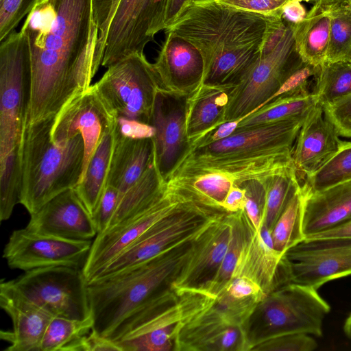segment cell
<instances>
[{
	"label": "cell",
	"mask_w": 351,
	"mask_h": 351,
	"mask_svg": "<svg viewBox=\"0 0 351 351\" xmlns=\"http://www.w3.org/2000/svg\"><path fill=\"white\" fill-rule=\"evenodd\" d=\"M25 228L37 234L74 241L91 240L97 234L93 217L73 189L56 195L30 215Z\"/></svg>",
	"instance_id": "obj_21"
},
{
	"label": "cell",
	"mask_w": 351,
	"mask_h": 351,
	"mask_svg": "<svg viewBox=\"0 0 351 351\" xmlns=\"http://www.w3.org/2000/svg\"><path fill=\"white\" fill-rule=\"evenodd\" d=\"M214 301V300H213ZM181 329L176 351H247L246 325L213 304Z\"/></svg>",
	"instance_id": "obj_18"
},
{
	"label": "cell",
	"mask_w": 351,
	"mask_h": 351,
	"mask_svg": "<svg viewBox=\"0 0 351 351\" xmlns=\"http://www.w3.org/2000/svg\"><path fill=\"white\" fill-rule=\"evenodd\" d=\"M349 62H351V57H350V61H349Z\"/></svg>",
	"instance_id": "obj_57"
},
{
	"label": "cell",
	"mask_w": 351,
	"mask_h": 351,
	"mask_svg": "<svg viewBox=\"0 0 351 351\" xmlns=\"http://www.w3.org/2000/svg\"><path fill=\"white\" fill-rule=\"evenodd\" d=\"M186 97L171 94L160 88L156 95L150 125L155 160L158 171L167 181L189 147L186 130Z\"/></svg>",
	"instance_id": "obj_19"
},
{
	"label": "cell",
	"mask_w": 351,
	"mask_h": 351,
	"mask_svg": "<svg viewBox=\"0 0 351 351\" xmlns=\"http://www.w3.org/2000/svg\"><path fill=\"white\" fill-rule=\"evenodd\" d=\"M239 10L263 14L282 16V8L289 0H215Z\"/></svg>",
	"instance_id": "obj_45"
},
{
	"label": "cell",
	"mask_w": 351,
	"mask_h": 351,
	"mask_svg": "<svg viewBox=\"0 0 351 351\" xmlns=\"http://www.w3.org/2000/svg\"><path fill=\"white\" fill-rule=\"evenodd\" d=\"M193 0H167L165 13V30L179 17Z\"/></svg>",
	"instance_id": "obj_52"
},
{
	"label": "cell",
	"mask_w": 351,
	"mask_h": 351,
	"mask_svg": "<svg viewBox=\"0 0 351 351\" xmlns=\"http://www.w3.org/2000/svg\"><path fill=\"white\" fill-rule=\"evenodd\" d=\"M235 86L202 84L186 99V130L189 144L223 123L230 94Z\"/></svg>",
	"instance_id": "obj_27"
},
{
	"label": "cell",
	"mask_w": 351,
	"mask_h": 351,
	"mask_svg": "<svg viewBox=\"0 0 351 351\" xmlns=\"http://www.w3.org/2000/svg\"><path fill=\"white\" fill-rule=\"evenodd\" d=\"M12 281L23 296L53 317L84 319L91 316L88 282L81 268H37Z\"/></svg>",
	"instance_id": "obj_12"
},
{
	"label": "cell",
	"mask_w": 351,
	"mask_h": 351,
	"mask_svg": "<svg viewBox=\"0 0 351 351\" xmlns=\"http://www.w3.org/2000/svg\"><path fill=\"white\" fill-rule=\"evenodd\" d=\"M345 335L351 339V313L346 318L343 324Z\"/></svg>",
	"instance_id": "obj_55"
},
{
	"label": "cell",
	"mask_w": 351,
	"mask_h": 351,
	"mask_svg": "<svg viewBox=\"0 0 351 351\" xmlns=\"http://www.w3.org/2000/svg\"><path fill=\"white\" fill-rule=\"evenodd\" d=\"M121 351L117 343L98 335L93 329L86 335L84 351Z\"/></svg>",
	"instance_id": "obj_49"
},
{
	"label": "cell",
	"mask_w": 351,
	"mask_h": 351,
	"mask_svg": "<svg viewBox=\"0 0 351 351\" xmlns=\"http://www.w3.org/2000/svg\"><path fill=\"white\" fill-rule=\"evenodd\" d=\"M239 119L225 122L202 138L189 143L187 149L205 146L221 141L232 135L237 130Z\"/></svg>",
	"instance_id": "obj_48"
},
{
	"label": "cell",
	"mask_w": 351,
	"mask_h": 351,
	"mask_svg": "<svg viewBox=\"0 0 351 351\" xmlns=\"http://www.w3.org/2000/svg\"><path fill=\"white\" fill-rule=\"evenodd\" d=\"M190 201L167 182L162 193L147 209L128 221L97 234L82 268L87 282H90L154 223L182 204Z\"/></svg>",
	"instance_id": "obj_15"
},
{
	"label": "cell",
	"mask_w": 351,
	"mask_h": 351,
	"mask_svg": "<svg viewBox=\"0 0 351 351\" xmlns=\"http://www.w3.org/2000/svg\"><path fill=\"white\" fill-rule=\"evenodd\" d=\"M330 12L313 5L302 22L291 24L295 44L304 62L317 66L326 60Z\"/></svg>",
	"instance_id": "obj_30"
},
{
	"label": "cell",
	"mask_w": 351,
	"mask_h": 351,
	"mask_svg": "<svg viewBox=\"0 0 351 351\" xmlns=\"http://www.w3.org/2000/svg\"><path fill=\"white\" fill-rule=\"evenodd\" d=\"M305 1L332 11L340 5L347 3L348 0H305Z\"/></svg>",
	"instance_id": "obj_54"
},
{
	"label": "cell",
	"mask_w": 351,
	"mask_h": 351,
	"mask_svg": "<svg viewBox=\"0 0 351 351\" xmlns=\"http://www.w3.org/2000/svg\"><path fill=\"white\" fill-rule=\"evenodd\" d=\"M267 180H250L239 185L245 191L244 210L256 231H259L263 225Z\"/></svg>",
	"instance_id": "obj_40"
},
{
	"label": "cell",
	"mask_w": 351,
	"mask_h": 351,
	"mask_svg": "<svg viewBox=\"0 0 351 351\" xmlns=\"http://www.w3.org/2000/svg\"><path fill=\"white\" fill-rule=\"evenodd\" d=\"M282 256L276 252L260 232L250 230L233 276L246 277L256 283L267 295L279 287L278 271Z\"/></svg>",
	"instance_id": "obj_28"
},
{
	"label": "cell",
	"mask_w": 351,
	"mask_h": 351,
	"mask_svg": "<svg viewBox=\"0 0 351 351\" xmlns=\"http://www.w3.org/2000/svg\"><path fill=\"white\" fill-rule=\"evenodd\" d=\"M324 108L339 136L351 138V94Z\"/></svg>",
	"instance_id": "obj_44"
},
{
	"label": "cell",
	"mask_w": 351,
	"mask_h": 351,
	"mask_svg": "<svg viewBox=\"0 0 351 351\" xmlns=\"http://www.w3.org/2000/svg\"><path fill=\"white\" fill-rule=\"evenodd\" d=\"M304 119H288L236 130L221 141L187 149L179 162L217 158L250 159L291 154Z\"/></svg>",
	"instance_id": "obj_14"
},
{
	"label": "cell",
	"mask_w": 351,
	"mask_h": 351,
	"mask_svg": "<svg viewBox=\"0 0 351 351\" xmlns=\"http://www.w3.org/2000/svg\"><path fill=\"white\" fill-rule=\"evenodd\" d=\"M351 57V3L330 12V28L326 60L350 61Z\"/></svg>",
	"instance_id": "obj_39"
},
{
	"label": "cell",
	"mask_w": 351,
	"mask_h": 351,
	"mask_svg": "<svg viewBox=\"0 0 351 351\" xmlns=\"http://www.w3.org/2000/svg\"><path fill=\"white\" fill-rule=\"evenodd\" d=\"M116 126L117 124L103 136L87 165L82 180L73 189L93 217L106 187Z\"/></svg>",
	"instance_id": "obj_29"
},
{
	"label": "cell",
	"mask_w": 351,
	"mask_h": 351,
	"mask_svg": "<svg viewBox=\"0 0 351 351\" xmlns=\"http://www.w3.org/2000/svg\"><path fill=\"white\" fill-rule=\"evenodd\" d=\"M330 304L313 287L289 283L265 295L249 318L250 350L269 338L289 333L322 337Z\"/></svg>",
	"instance_id": "obj_7"
},
{
	"label": "cell",
	"mask_w": 351,
	"mask_h": 351,
	"mask_svg": "<svg viewBox=\"0 0 351 351\" xmlns=\"http://www.w3.org/2000/svg\"><path fill=\"white\" fill-rule=\"evenodd\" d=\"M271 237L274 250L282 256L289 249L304 240L301 186L276 221Z\"/></svg>",
	"instance_id": "obj_36"
},
{
	"label": "cell",
	"mask_w": 351,
	"mask_h": 351,
	"mask_svg": "<svg viewBox=\"0 0 351 351\" xmlns=\"http://www.w3.org/2000/svg\"><path fill=\"white\" fill-rule=\"evenodd\" d=\"M0 305L10 316L12 330H1L6 351H39L47 327L53 317L23 296L12 280L0 283Z\"/></svg>",
	"instance_id": "obj_23"
},
{
	"label": "cell",
	"mask_w": 351,
	"mask_h": 351,
	"mask_svg": "<svg viewBox=\"0 0 351 351\" xmlns=\"http://www.w3.org/2000/svg\"><path fill=\"white\" fill-rule=\"evenodd\" d=\"M348 2H350V3H351V0H348Z\"/></svg>",
	"instance_id": "obj_56"
},
{
	"label": "cell",
	"mask_w": 351,
	"mask_h": 351,
	"mask_svg": "<svg viewBox=\"0 0 351 351\" xmlns=\"http://www.w3.org/2000/svg\"><path fill=\"white\" fill-rule=\"evenodd\" d=\"M284 284L318 289L328 282L351 275V237L304 240L289 249L280 263Z\"/></svg>",
	"instance_id": "obj_13"
},
{
	"label": "cell",
	"mask_w": 351,
	"mask_h": 351,
	"mask_svg": "<svg viewBox=\"0 0 351 351\" xmlns=\"http://www.w3.org/2000/svg\"><path fill=\"white\" fill-rule=\"evenodd\" d=\"M55 116L27 121L21 149V204L30 215L60 193L74 189L83 173L85 145L81 134L66 141L51 138Z\"/></svg>",
	"instance_id": "obj_5"
},
{
	"label": "cell",
	"mask_w": 351,
	"mask_h": 351,
	"mask_svg": "<svg viewBox=\"0 0 351 351\" xmlns=\"http://www.w3.org/2000/svg\"><path fill=\"white\" fill-rule=\"evenodd\" d=\"M284 23L215 0H193L165 32L193 44L204 61L203 84L237 86L262 55L267 39Z\"/></svg>",
	"instance_id": "obj_2"
},
{
	"label": "cell",
	"mask_w": 351,
	"mask_h": 351,
	"mask_svg": "<svg viewBox=\"0 0 351 351\" xmlns=\"http://www.w3.org/2000/svg\"><path fill=\"white\" fill-rule=\"evenodd\" d=\"M226 213L192 201L182 204L151 226L90 282L116 275L171 247L194 240Z\"/></svg>",
	"instance_id": "obj_8"
},
{
	"label": "cell",
	"mask_w": 351,
	"mask_h": 351,
	"mask_svg": "<svg viewBox=\"0 0 351 351\" xmlns=\"http://www.w3.org/2000/svg\"><path fill=\"white\" fill-rule=\"evenodd\" d=\"M117 121V116L95 86L91 85L71 98L56 114L51 138L56 143H60L77 134L82 136L85 145L83 176L103 136L116 125Z\"/></svg>",
	"instance_id": "obj_17"
},
{
	"label": "cell",
	"mask_w": 351,
	"mask_h": 351,
	"mask_svg": "<svg viewBox=\"0 0 351 351\" xmlns=\"http://www.w3.org/2000/svg\"><path fill=\"white\" fill-rule=\"evenodd\" d=\"M229 217L232 228L225 256L215 277L202 291L213 298H215L232 279L248 233L253 227L244 210L229 213Z\"/></svg>",
	"instance_id": "obj_32"
},
{
	"label": "cell",
	"mask_w": 351,
	"mask_h": 351,
	"mask_svg": "<svg viewBox=\"0 0 351 351\" xmlns=\"http://www.w3.org/2000/svg\"><path fill=\"white\" fill-rule=\"evenodd\" d=\"M121 194V193L117 189L112 186H106L93 217L97 234L103 233L108 228L115 213Z\"/></svg>",
	"instance_id": "obj_43"
},
{
	"label": "cell",
	"mask_w": 351,
	"mask_h": 351,
	"mask_svg": "<svg viewBox=\"0 0 351 351\" xmlns=\"http://www.w3.org/2000/svg\"><path fill=\"white\" fill-rule=\"evenodd\" d=\"M93 85L117 118L150 125L162 86L144 53L132 54L110 65Z\"/></svg>",
	"instance_id": "obj_11"
},
{
	"label": "cell",
	"mask_w": 351,
	"mask_h": 351,
	"mask_svg": "<svg viewBox=\"0 0 351 351\" xmlns=\"http://www.w3.org/2000/svg\"><path fill=\"white\" fill-rule=\"evenodd\" d=\"M223 289L232 297L238 299H245L258 295L265 296L260 287L246 277H232Z\"/></svg>",
	"instance_id": "obj_46"
},
{
	"label": "cell",
	"mask_w": 351,
	"mask_h": 351,
	"mask_svg": "<svg viewBox=\"0 0 351 351\" xmlns=\"http://www.w3.org/2000/svg\"><path fill=\"white\" fill-rule=\"evenodd\" d=\"M231 228L227 213L192 241L189 254L171 284L174 290L203 291L209 285L225 256Z\"/></svg>",
	"instance_id": "obj_20"
},
{
	"label": "cell",
	"mask_w": 351,
	"mask_h": 351,
	"mask_svg": "<svg viewBox=\"0 0 351 351\" xmlns=\"http://www.w3.org/2000/svg\"><path fill=\"white\" fill-rule=\"evenodd\" d=\"M93 328L92 315L84 319L53 317L39 351H84L85 337Z\"/></svg>",
	"instance_id": "obj_34"
},
{
	"label": "cell",
	"mask_w": 351,
	"mask_h": 351,
	"mask_svg": "<svg viewBox=\"0 0 351 351\" xmlns=\"http://www.w3.org/2000/svg\"><path fill=\"white\" fill-rule=\"evenodd\" d=\"M305 0H289L282 8V18L286 23L297 25L306 17L307 12L301 3Z\"/></svg>",
	"instance_id": "obj_50"
},
{
	"label": "cell",
	"mask_w": 351,
	"mask_h": 351,
	"mask_svg": "<svg viewBox=\"0 0 351 351\" xmlns=\"http://www.w3.org/2000/svg\"><path fill=\"white\" fill-rule=\"evenodd\" d=\"M318 102L314 95L301 98H276L239 121L236 130L293 119H305Z\"/></svg>",
	"instance_id": "obj_33"
},
{
	"label": "cell",
	"mask_w": 351,
	"mask_h": 351,
	"mask_svg": "<svg viewBox=\"0 0 351 351\" xmlns=\"http://www.w3.org/2000/svg\"><path fill=\"white\" fill-rule=\"evenodd\" d=\"M193 241L116 275L88 282L93 329L115 343L120 341L133 322L172 288Z\"/></svg>",
	"instance_id": "obj_3"
},
{
	"label": "cell",
	"mask_w": 351,
	"mask_h": 351,
	"mask_svg": "<svg viewBox=\"0 0 351 351\" xmlns=\"http://www.w3.org/2000/svg\"><path fill=\"white\" fill-rule=\"evenodd\" d=\"M92 243L37 234L25 228L12 232L3 256L11 269L24 271L53 266L82 269Z\"/></svg>",
	"instance_id": "obj_16"
},
{
	"label": "cell",
	"mask_w": 351,
	"mask_h": 351,
	"mask_svg": "<svg viewBox=\"0 0 351 351\" xmlns=\"http://www.w3.org/2000/svg\"><path fill=\"white\" fill-rule=\"evenodd\" d=\"M342 142L324 106L317 102L305 118L291 152L299 179L319 170L339 150Z\"/></svg>",
	"instance_id": "obj_24"
},
{
	"label": "cell",
	"mask_w": 351,
	"mask_h": 351,
	"mask_svg": "<svg viewBox=\"0 0 351 351\" xmlns=\"http://www.w3.org/2000/svg\"><path fill=\"white\" fill-rule=\"evenodd\" d=\"M300 186L301 183L293 164L271 176L267 181L263 225L270 232L289 201Z\"/></svg>",
	"instance_id": "obj_37"
},
{
	"label": "cell",
	"mask_w": 351,
	"mask_h": 351,
	"mask_svg": "<svg viewBox=\"0 0 351 351\" xmlns=\"http://www.w3.org/2000/svg\"><path fill=\"white\" fill-rule=\"evenodd\" d=\"M335 237H351V220L337 228L306 237L304 240Z\"/></svg>",
	"instance_id": "obj_53"
},
{
	"label": "cell",
	"mask_w": 351,
	"mask_h": 351,
	"mask_svg": "<svg viewBox=\"0 0 351 351\" xmlns=\"http://www.w3.org/2000/svg\"><path fill=\"white\" fill-rule=\"evenodd\" d=\"M351 180V141H343L339 150L319 170L305 178L306 192L319 191Z\"/></svg>",
	"instance_id": "obj_38"
},
{
	"label": "cell",
	"mask_w": 351,
	"mask_h": 351,
	"mask_svg": "<svg viewBox=\"0 0 351 351\" xmlns=\"http://www.w3.org/2000/svg\"><path fill=\"white\" fill-rule=\"evenodd\" d=\"M154 158L151 138H131L115 130V141L106 186L127 191L143 175Z\"/></svg>",
	"instance_id": "obj_26"
},
{
	"label": "cell",
	"mask_w": 351,
	"mask_h": 351,
	"mask_svg": "<svg viewBox=\"0 0 351 351\" xmlns=\"http://www.w3.org/2000/svg\"><path fill=\"white\" fill-rule=\"evenodd\" d=\"M166 34L165 40L153 65L164 90L187 97L202 84L203 58L190 42L173 33Z\"/></svg>",
	"instance_id": "obj_22"
},
{
	"label": "cell",
	"mask_w": 351,
	"mask_h": 351,
	"mask_svg": "<svg viewBox=\"0 0 351 351\" xmlns=\"http://www.w3.org/2000/svg\"><path fill=\"white\" fill-rule=\"evenodd\" d=\"M245 199V189L242 186L234 185L227 194L222 204V208L227 213L244 210Z\"/></svg>",
	"instance_id": "obj_51"
},
{
	"label": "cell",
	"mask_w": 351,
	"mask_h": 351,
	"mask_svg": "<svg viewBox=\"0 0 351 351\" xmlns=\"http://www.w3.org/2000/svg\"><path fill=\"white\" fill-rule=\"evenodd\" d=\"M302 193L304 239L351 220V180L319 191L302 189Z\"/></svg>",
	"instance_id": "obj_25"
},
{
	"label": "cell",
	"mask_w": 351,
	"mask_h": 351,
	"mask_svg": "<svg viewBox=\"0 0 351 351\" xmlns=\"http://www.w3.org/2000/svg\"><path fill=\"white\" fill-rule=\"evenodd\" d=\"M351 94V62L326 60L319 65L313 95L323 106Z\"/></svg>",
	"instance_id": "obj_35"
},
{
	"label": "cell",
	"mask_w": 351,
	"mask_h": 351,
	"mask_svg": "<svg viewBox=\"0 0 351 351\" xmlns=\"http://www.w3.org/2000/svg\"><path fill=\"white\" fill-rule=\"evenodd\" d=\"M41 0H0V41L3 40Z\"/></svg>",
	"instance_id": "obj_41"
},
{
	"label": "cell",
	"mask_w": 351,
	"mask_h": 351,
	"mask_svg": "<svg viewBox=\"0 0 351 351\" xmlns=\"http://www.w3.org/2000/svg\"><path fill=\"white\" fill-rule=\"evenodd\" d=\"M31 58L22 32L0 45V200L16 204L21 195V149L31 97Z\"/></svg>",
	"instance_id": "obj_4"
},
{
	"label": "cell",
	"mask_w": 351,
	"mask_h": 351,
	"mask_svg": "<svg viewBox=\"0 0 351 351\" xmlns=\"http://www.w3.org/2000/svg\"><path fill=\"white\" fill-rule=\"evenodd\" d=\"M31 58L28 121L56 115L89 88L99 65L96 60V0H41L21 29Z\"/></svg>",
	"instance_id": "obj_1"
},
{
	"label": "cell",
	"mask_w": 351,
	"mask_h": 351,
	"mask_svg": "<svg viewBox=\"0 0 351 351\" xmlns=\"http://www.w3.org/2000/svg\"><path fill=\"white\" fill-rule=\"evenodd\" d=\"M166 184L157 168L154 154L153 161L140 179L127 191L121 194L115 213L106 230L147 209L160 196Z\"/></svg>",
	"instance_id": "obj_31"
},
{
	"label": "cell",
	"mask_w": 351,
	"mask_h": 351,
	"mask_svg": "<svg viewBox=\"0 0 351 351\" xmlns=\"http://www.w3.org/2000/svg\"><path fill=\"white\" fill-rule=\"evenodd\" d=\"M317 341L304 333H289L266 339L252 350L261 351H312L317 348Z\"/></svg>",
	"instance_id": "obj_42"
},
{
	"label": "cell",
	"mask_w": 351,
	"mask_h": 351,
	"mask_svg": "<svg viewBox=\"0 0 351 351\" xmlns=\"http://www.w3.org/2000/svg\"><path fill=\"white\" fill-rule=\"evenodd\" d=\"M117 129L123 136L131 138H151L155 134L152 125L124 118H117Z\"/></svg>",
	"instance_id": "obj_47"
},
{
	"label": "cell",
	"mask_w": 351,
	"mask_h": 351,
	"mask_svg": "<svg viewBox=\"0 0 351 351\" xmlns=\"http://www.w3.org/2000/svg\"><path fill=\"white\" fill-rule=\"evenodd\" d=\"M286 23V31L278 44L262 53L231 91L223 123L241 120L267 103L283 82L305 62L297 50L292 25Z\"/></svg>",
	"instance_id": "obj_10"
},
{
	"label": "cell",
	"mask_w": 351,
	"mask_h": 351,
	"mask_svg": "<svg viewBox=\"0 0 351 351\" xmlns=\"http://www.w3.org/2000/svg\"><path fill=\"white\" fill-rule=\"evenodd\" d=\"M167 0H96L98 40L96 60L109 67L134 53L165 30Z\"/></svg>",
	"instance_id": "obj_6"
},
{
	"label": "cell",
	"mask_w": 351,
	"mask_h": 351,
	"mask_svg": "<svg viewBox=\"0 0 351 351\" xmlns=\"http://www.w3.org/2000/svg\"><path fill=\"white\" fill-rule=\"evenodd\" d=\"M213 300L201 290L177 291L143 313L117 343L121 351H176L182 327Z\"/></svg>",
	"instance_id": "obj_9"
}]
</instances>
